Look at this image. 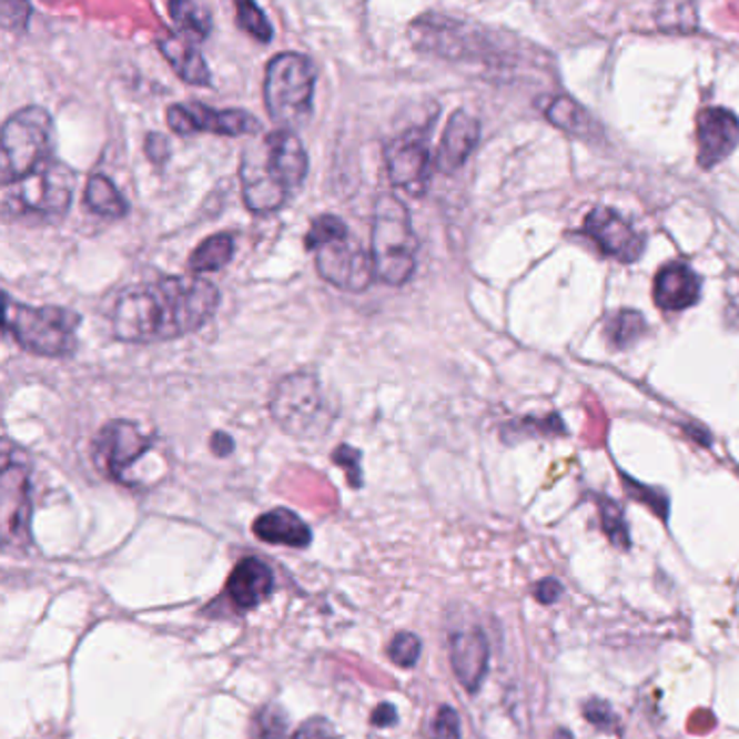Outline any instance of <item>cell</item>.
<instances>
[{
  "label": "cell",
  "instance_id": "d4e9b609",
  "mask_svg": "<svg viewBox=\"0 0 739 739\" xmlns=\"http://www.w3.org/2000/svg\"><path fill=\"white\" fill-rule=\"evenodd\" d=\"M172 20L176 22L181 36L191 42H204L213 31L211 7L193 0H176L170 4Z\"/></svg>",
  "mask_w": 739,
  "mask_h": 739
},
{
  "label": "cell",
  "instance_id": "e575fe53",
  "mask_svg": "<svg viewBox=\"0 0 739 739\" xmlns=\"http://www.w3.org/2000/svg\"><path fill=\"white\" fill-rule=\"evenodd\" d=\"M170 152H172V148H170V139L165 138V135H161V133H150L148 139H145V154H148V159H150L152 163L163 165V163L170 159Z\"/></svg>",
  "mask_w": 739,
  "mask_h": 739
},
{
  "label": "cell",
  "instance_id": "3957f363",
  "mask_svg": "<svg viewBox=\"0 0 739 739\" xmlns=\"http://www.w3.org/2000/svg\"><path fill=\"white\" fill-rule=\"evenodd\" d=\"M416 234L408 206L395 193H382L373 206L371 256L375 277L386 286H404L416 272Z\"/></svg>",
  "mask_w": 739,
  "mask_h": 739
},
{
  "label": "cell",
  "instance_id": "836d02e7",
  "mask_svg": "<svg viewBox=\"0 0 739 739\" xmlns=\"http://www.w3.org/2000/svg\"><path fill=\"white\" fill-rule=\"evenodd\" d=\"M584 716L588 718L590 725L599 727V729H611L616 725V713L611 711V707L605 700H588L584 707Z\"/></svg>",
  "mask_w": 739,
  "mask_h": 739
},
{
  "label": "cell",
  "instance_id": "d6a6232c",
  "mask_svg": "<svg viewBox=\"0 0 739 739\" xmlns=\"http://www.w3.org/2000/svg\"><path fill=\"white\" fill-rule=\"evenodd\" d=\"M256 727H259V733H256V739H282L284 738V718L277 709H265L263 713H259L256 718Z\"/></svg>",
  "mask_w": 739,
  "mask_h": 739
},
{
  "label": "cell",
  "instance_id": "ba28073f",
  "mask_svg": "<svg viewBox=\"0 0 739 739\" xmlns=\"http://www.w3.org/2000/svg\"><path fill=\"white\" fill-rule=\"evenodd\" d=\"M77 189V174L70 165L50 159L20 183L2 186V211L16 217L57 220L68 213Z\"/></svg>",
  "mask_w": 739,
  "mask_h": 739
},
{
  "label": "cell",
  "instance_id": "e0dca14e",
  "mask_svg": "<svg viewBox=\"0 0 739 739\" xmlns=\"http://www.w3.org/2000/svg\"><path fill=\"white\" fill-rule=\"evenodd\" d=\"M700 277L688 263H670L655 277V304L666 313L692 308L700 300Z\"/></svg>",
  "mask_w": 739,
  "mask_h": 739
},
{
  "label": "cell",
  "instance_id": "7c38bea8",
  "mask_svg": "<svg viewBox=\"0 0 739 739\" xmlns=\"http://www.w3.org/2000/svg\"><path fill=\"white\" fill-rule=\"evenodd\" d=\"M165 118L168 126L183 138L195 133L243 138V135H256L261 131V122L243 109H213L202 102L172 104Z\"/></svg>",
  "mask_w": 739,
  "mask_h": 739
},
{
  "label": "cell",
  "instance_id": "8992f818",
  "mask_svg": "<svg viewBox=\"0 0 739 739\" xmlns=\"http://www.w3.org/2000/svg\"><path fill=\"white\" fill-rule=\"evenodd\" d=\"M270 413L288 436L317 438L332 427L336 404L325 395L317 373L295 371L274 384Z\"/></svg>",
  "mask_w": 739,
  "mask_h": 739
},
{
  "label": "cell",
  "instance_id": "8d00e7d4",
  "mask_svg": "<svg viewBox=\"0 0 739 739\" xmlns=\"http://www.w3.org/2000/svg\"><path fill=\"white\" fill-rule=\"evenodd\" d=\"M371 722H373V727H382V729L393 727V725L397 722V709H395L393 705H388V702H382V705L373 711Z\"/></svg>",
  "mask_w": 739,
  "mask_h": 739
},
{
  "label": "cell",
  "instance_id": "d590c367",
  "mask_svg": "<svg viewBox=\"0 0 739 739\" xmlns=\"http://www.w3.org/2000/svg\"><path fill=\"white\" fill-rule=\"evenodd\" d=\"M561 593H564L561 584H559L557 579H551V577H549V579H543V581L534 588L536 599L540 603H547V605L557 601V599L561 597Z\"/></svg>",
  "mask_w": 739,
  "mask_h": 739
},
{
  "label": "cell",
  "instance_id": "8fae6325",
  "mask_svg": "<svg viewBox=\"0 0 739 739\" xmlns=\"http://www.w3.org/2000/svg\"><path fill=\"white\" fill-rule=\"evenodd\" d=\"M315 270L327 284L347 293H363L377 280L371 250L352 234L322 245L315 252Z\"/></svg>",
  "mask_w": 739,
  "mask_h": 739
},
{
  "label": "cell",
  "instance_id": "cb8c5ba5",
  "mask_svg": "<svg viewBox=\"0 0 739 739\" xmlns=\"http://www.w3.org/2000/svg\"><path fill=\"white\" fill-rule=\"evenodd\" d=\"M85 204L93 215L122 220L129 213V202L115 183L104 174H92L85 186Z\"/></svg>",
  "mask_w": 739,
  "mask_h": 739
},
{
  "label": "cell",
  "instance_id": "83f0119b",
  "mask_svg": "<svg viewBox=\"0 0 739 739\" xmlns=\"http://www.w3.org/2000/svg\"><path fill=\"white\" fill-rule=\"evenodd\" d=\"M347 234H350L347 224L338 215L324 213V215H317L311 222V229H308L306 236H304V245H306L308 252H317L325 243H330L334 239H343Z\"/></svg>",
  "mask_w": 739,
  "mask_h": 739
},
{
  "label": "cell",
  "instance_id": "5b68a950",
  "mask_svg": "<svg viewBox=\"0 0 739 739\" xmlns=\"http://www.w3.org/2000/svg\"><path fill=\"white\" fill-rule=\"evenodd\" d=\"M317 70L315 63L302 52H280L265 68L263 98L270 118L277 129H302L313 115Z\"/></svg>",
  "mask_w": 739,
  "mask_h": 739
},
{
  "label": "cell",
  "instance_id": "277c9868",
  "mask_svg": "<svg viewBox=\"0 0 739 739\" xmlns=\"http://www.w3.org/2000/svg\"><path fill=\"white\" fill-rule=\"evenodd\" d=\"M81 315L61 306H29L4 293V334L29 354L65 358L77 352Z\"/></svg>",
  "mask_w": 739,
  "mask_h": 739
},
{
  "label": "cell",
  "instance_id": "ffe728a7",
  "mask_svg": "<svg viewBox=\"0 0 739 739\" xmlns=\"http://www.w3.org/2000/svg\"><path fill=\"white\" fill-rule=\"evenodd\" d=\"M159 50H161L163 59L172 65V70L179 74V79L185 81L186 85L211 88V83H213L211 70H209L202 52L195 47V42L176 33V36H168V38L159 40Z\"/></svg>",
  "mask_w": 739,
  "mask_h": 739
},
{
  "label": "cell",
  "instance_id": "f35d334b",
  "mask_svg": "<svg viewBox=\"0 0 739 739\" xmlns=\"http://www.w3.org/2000/svg\"><path fill=\"white\" fill-rule=\"evenodd\" d=\"M555 739H573V736H570V731H566V729H559V731L555 733Z\"/></svg>",
  "mask_w": 739,
  "mask_h": 739
},
{
  "label": "cell",
  "instance_id": "1f68e13d",
  "mask_svg": "<svg viewBox=\"0 0 739 739\" xmlns=\"http://www.w3.org/2000/svg\"><path fill=\"white\" fill-rule=\"evenodd\" d=\"M432 739H463L460 738V718L452 707L438 709V716L432 725Z\"/></svg>",
  "mask_w": 739,
  "mask_h": 739
},
{
  "label": "cell",
  "instance_id": "9c48e42d",
  "mask_svg": "<svg viewBox=\"0 0 739 739\" xmlns=\"http://www.w3.org/2000/svg\"><path fill=\"white\" fill-rule=\"evenodd\" d=\"M429 129L432 124L411 126L386 141L382 150L391 185L411 198H423L427 193L432 168L436 165L429 150Z\"/></svg>",
  "mask_w": 739,
  "mask_h": 739
},
{
  "label": "cell",
  "instance_id": "5bb4252c",
  "mask_svg": "<svg viewBox=\"0 0 739 739\" xmlns=\"http://www.w3.org/2000/svg\"><path fill=\"white\" fill-rule=\"evenodd\" d=\"M584 232L599 245L603 254L620 263H636L645 254L642 234L614 209H593L584 222Z\"/></svg>",
  "mask_w": 739,
  "mask_h": 739
},
{
  "label": "cell",
  "instance_id": "30bf717a",
  "mask_svg": "<svg viewBox=\"0 0 739 739\" xmlns=\"http://www.w3.org/2000/svg\"><path fill=\"white\" fill-rule=\"evenodd\" d=\"M152 447L154 438L143 434L138 423L113 418L93 441V463L109 479L133 486L131 470L152 452Z\"/></svg>",
  "mask_w": 739,
  "mask_h": 739
},
{
  "label": "cell",
  "instance_id": "52a82bcc",
  "mask_svg": "<svg viewBox=\"0 0 739 739\" xmlns=\"http://www.w3.org/2000/svg\"><path fill=\"white\" fill-rule=\"evenodd\" d=\"M0 181L2 186L20 183L38 172L52 156L54 120L44 107L31 104L7 118L2 126Z\"/></svg>",
  "mask_w": 739,
  "mask_h": 739
},
{
  "label": "cell",
  "instance_id": "f546056e",
  "mask_svg": "<svg viewBox=\"0 0 739 739\" xmlns=\"http://www.w3.org/2000/svg\"><path fill=\"white\" fill-rule=\"evenodd\" d=\"M418 655H421V640L408 631L397 634L388 647V657L402 668H413Z\"/></svg>",
  "mask_w": 739,
  "mask_h": 739
},
{
  "label": "cell",
  "instance_id": "4fadbf2b",
  "mask_svg": "<svg viewBox=\"0 0 739 739\" xmlns=\"http://www.w3.org/2000/svg\"><path fill=\"white\" fill-rule=\"evenodd\" d=\"M0 495H2V543L4 547H24L29 545V518H31V482L29 468L18 458H11L4 452L2 477H0Z\"/></svg>",
  "mask_w": 739,
  "mask_h": 739
},
{
  "label": "cell",
  "instance_id": "74e56055",
  "mask_svg": "<svg viewBox=\"0 0 739 739\" xmlns=\"http://www.w3.org/2000/svg\"><path fill=\"white\" fill-rule=\"evenodd\" d=\"M211 449H213V454L220 456V458L231 456L232 452H234V441H232L231 434L215 432V434L211 436Z\"/></svg>",
  "mask_w": 739,
  "mask_h": 739
},
{
  "label": "cell",
  "instance_id": "4316f807",
  "mask_svg": "<svg viewBox=\"0 0 739 739\" xmlns=\"http://www.w3.org/2000/svg\"><path fill=\"white\" fill-rule=\"evenodd\" d=\"M236 24L263 44L272 42V38H274V27H272L270 18L265 16V11L259 4H254L250 0L236 2Z\"/></svg>",
  "mask_w": 739,
  "mask_h": 739
},
{
  "label": "cell",
  "instance_id": "4dcf8cb0",
  "mask_svg": "<svg viewBox=\"0 0 739 739\" xmlns=\"http://www.w3.org/2000/svg\"><path fill=\"white\" fill-rule=\"evenodd\" d=\"M332 458H334V463L345 468L350 484H352L354 488H361V484H363V473H361V452L354 449V447L341 445V447H336V452H334Z\"/></svg>",
  "mask_w": 739,
  "mask_h": 739
},
{
  "label": "cell",
  "instance_id": "7a4b0ae2",
  "mask_svg": "<svg viewBox=\"0 0 739 739\" xmlns=\"http://www.w3.org/2000/svg\"><path fill=\"white\" fill-rule=\"evenodd\" d=\"M308 174V154L293 131L277 129L254 139L241 154L239 181L250 213H277Z\"/></svg>",
  "mask_w": 739,
  "mask_h": 739
},
{
  "label": "cell",
  "instance_id": "9a60e30c",
  "mask_svg": "<svg viewBox=\"0 0 739 739\" xmlns=\"http://www.w3.org/2000/svg\"><path fill=\"white\" fill-rule=\"evenodd\" d=\"M698 163L709 170L722 163L739 143V120L733 111L722 107H709L698 115Z\"/></svg>",
  "mask_w": 739,
  "mask_h": 739
},
{
  "label": "cell",
  "instance_id": "44dd1931",
  "mask_svg": "<svg viewBox=\"0 0 739 739\" xmlns=\"http://www.w3.org/2000/svg\"><path fill=\"white\" fill-rule=\"evenodd\" d=\"M254 534L263 543L270 545H286L304 549L311 545L313 534L308 525L291 509L277 508L259 516L254 520Z\"/></svg>",
  "mask_w": 739,
  "mask_h": 739
},
{
  "label": "cell",
  "instance_id": "f1b7e54d",
  "mask_svg": "<svg viewBox=\"0 0 739 739\" xmlns=\"http://www.w3.org/2000/svg\"><path fill=\"white\" fill-rule=\"evenodd\" d=\"M601 523L607 538L620 547L627 549L631 545L629 540V532H627V523L622 516V509L618 508L614 502L609 499H601Z\"/></svg>",
  "mask_w": 739,
  "mask_h": 739
},
{
  "label": "cell",
  "instance_id": "d6986e66",
  "mask_svg": "<svg viewBox=\"0 0 739 739\" xmlns=\"http://www.w3.org/2000/svg\"><path fill=\"white\" fill-rule=\"evenodd\" d=\"M226 590L234 605H239L241 609H252L272 595L274 573L265 561L256 557H245L234 566Z\"/></svg>",
  "mask_w": 739,
  "mask_h": 739
},
{
  "label": "cell",
  "instance_id": "484cf974",
  "mask_svg": "<svg viewBox=\"0 0 739 739\" xmlns=\"http://www.w3.org/2000/svg\"><path fill=\"white\" fill-rule=\"evenodd\" d=\"M645 334L647 322L638 311H620L605 325V336L614 350H627Z\"/></svg>",
  "mask_w": 739,
  "mask_h": 739
},
{
  "label": "cell",
  "instance_id": "603a6c76",
  "mask_svg": "<svg viewBox=\"0 0 739 739\" xmlns=\"http://www.w3.org/2000/svg\"><path fill=\"white\" fill-rule=\"evenodd\" d=\"M234 256V239L231 232H217L206 236L189 256V270L193 274H213L224 270Z\"/></svg>",
  "mask_w": 739,
  "mask_h": 739
},
{
  "label": "cell",
  "instance_id": "7402d4cb",
  "mask_svg": "<svg viewBox=\"0 0 739 739\" xmlns=\"http://www.w3.org/2000/svg\"><path fill=\"white\" fill-rule=\"evenodd\" d=\"M545 115L554 126L566 131L568 135L584 139L601 138V129H599L597 120L579 102H575L568 95L551 98L545 109Z\"/></svg>",
  "mask_w": 739,
  "mask_h": 739
},
{
  "label": "cell",
  "instance_id": "ac0fdd59",
  "mask_svg": "<svg viewBox=\"0 0 739 739\" xmlns=\"http://www.w3.org/2000/svg\"><path fill=\"white\" fill-rule=\"evenodd\" d=\"M477 143H479V122L463 109L456 111L449 118L441 139L436 152V170L443 174L458 172L477 148Z\"/></svg>",
  "mask_w": 739,
  "mask_h": 739
},
{
  "label": "cell",
  "instance_id": "2e32d148",
  "mask_svg": "<svg viewBox=\"0 0 739 739\" xmlns=\"http://www.w3.org/2000/svg\"><path fill=\"white\" fill-rule=\"evenodd\" d=\"M449 657L466 692H477L488 672V640L479 629L456 631L449 638Z\"/></svg>",
  "mask_w": 739,
  "mask_h": 739
},
{
  "label": "cell",
  "instance_id": "6da1fadb",
  "mask_svg": "<svg viewBox=\"0 0 739 739\" xmlns=\"http://www.w3.org/2000/svg\"><path fill=\"white\" fill-rule=\"evenodd\" d=\"M220 288L200 276H165L124 288L113 306V336L131 345L165 343L213 320Z\"/></svg>",
  "mask_w": 739,
  "mask_h": 739
}]
</instances>
